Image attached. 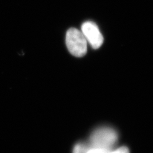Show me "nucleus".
<instances>
[{"mask_svg": "<svg viewBox=\"0 0 153 153\" xmlns=\"http://www.w3.org/2000/svg\"><path fill=\"white\" fill-rule=\"evenodd\" d=\"M117 139V133L114 129L103 126L98 128L93 131L88 143L91 147L111 151L116 144Z\"/></svg>", "mask_w": 153, "mask_h": 153, "instance_id": "obj_1", "label": "nucleus"}, {"mask_svg": "<svg viewBox=\"0 0 153 153\" xmlns=\"http://www.w3.org/2000/svg\"><path fill=\"white\" fill-rule=\"evenodd\" d=\"M66 44L70 53L75 57L84 56L88 49V42L81 31L70 28L66 35Z\"/></svg>", "mask_w": 153, "mask_h": 153, "instance_id": "obj_2", "label": "nucleus"}, {"mask_svg": "<svg viewBox=\"0 0 153 153\" xmlns=\"http://www.w3.org/2000/svg\"><path fill=\"white\" fill-rule=\"evenodd\" d=\"M81 30L86 40L94 49H98L102 46L103 43V37L98 26L94 22L91 21L84 22Z\"/></svg>", "mask_w": 153, "mask_h": 153, "instance_id": "obj_3", "label": "nucleus"}, {"mask_svg": "<svg viewBox=\"0 0 153 153\" xmlns=\"http://www.w3.org/2000/svg\"><path fill=\"white\" fill-rule=\"evenodd\" d=\"M89 147L88 143H78L75 146L73 153H87Z\"/></svg>", "mask_w": 153, "mask_h": 153, "instance_id": "obj_4", "label": "nucleus"}, {"mask_svg": "<svg viewBox=\"0 0 153 153\" xmlns=\"http://www.w3.org/2000/svg\"><path fill=\"white\" fill-rule=\"evenodd\" d=\"M110 151H111L103 149H100V148H94V147H90L87 153H108Z\"/></svg>", "mask_w": 153, "mask_h": 153, "instance_id": "obj_5", "label": "nucleus"}, {"mask_svg": "<svg viewBox=\"0 0 153 153\" xmlns=\"http://www.w3.org/2000/svg\"><path fill=\"white\" fill-rule=\"evenodd\" d=\"M108 153H130V151L128 147H121L116 149H112Z\"/></svg>", "mask_w": 153, "mask_h": 153, "instance_id": "obj_6", "label": "nucleus"}]
</instances>
